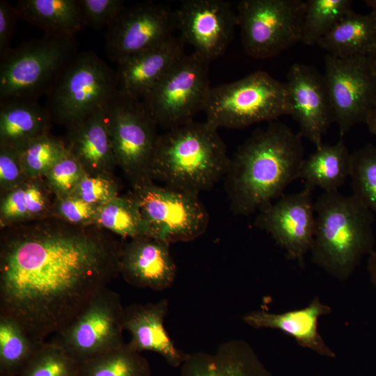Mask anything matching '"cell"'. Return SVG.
Wrapping results in <instances>:
<instances>
[{
    "label": "cell",
    "instance_id": "cell-1",
    "mask_svg": "<svg viewBox=\"0 0 376 376\" xmlns=\"http://www.w3.org/2000/svg\"><path fill=\"white\" fill-rule=\"evenodd\" d=\"M123 246L95 225L54 216L1 228L0 314L45 342L120 274Z\"/></svg>",
    "mask_w": 376,
    "mask_h": 376
},
{
    "label": "cell",
    "instance_id": "cell-2",
    "mask_svg": "<svg viewBox=\"0 0 376 376\" xmlns=\"http://www.w3.org/2000/svg\"><path fill=\"white\" fill-rule=\"evenodd\" d=\"M304 159L301 138L287 125L272 121L255 130L230 157L224 176L233 212L249 215L281 197L299 178Z\"/></svg>",
    "mask_w": 376,
    "mask_h": 376
},
{
    "label": "cell",
    "instance_id": "cell-3",
    "mask_svg": "<svg viewBox=\"0 0 376 376\" xmlns=\"http://www.w3.org/2000/svg\"><path fill=\"white\" fill-rule=\"evenodd\" d=\"M217 127L191 121L159 135L152 160V180L196 194L224 178L230 161Z\"/></svg>",
    "mask_w": 376,
    "mask_h": 376
},
{
    "label": "cell",
    "instance_id": "cell-4",
    "mask_svg": "<svg viewBox=\"0 0 376 376\" xmlns=\"http://www.w3.org/2000/svg\"><path fill=\"white\" fill-rule=\"evenodd\" d=\"M315 230L312 260L334 277L347 279L373 251V212L356 197L324 192L314 203Z\"/></svg>",
    "mask_w": 376,
    "mask_h": 376
},
{
    "label": "cell",
    "instance_id": "cell-5",
    "mask_svg": "<svg viewBox=\"0 0 376 376\" xmlns=\"http://www.w3.org/2000/svg\"><path fill=\"white\" fill-rule=\"evenodd\" d=\"M205 120L219 128L239 129L291 115L285 83L258 70L238 80L212 86Z\"/></svg>",
    "mask_w": 376,
    "mask_h": 376
},
{
    "label": "cell",
    "instance_id": "cell-6",
    "mask_svg": "<svg viewBox=\"0 0 376 376\" xmlns=\"http://www.w3.org/2000/svg\"><path fill=\"white\" fill-rule=\"evenodd\" d=\"M78 52L75 38L48 35L11 48L0 60V100L47 96Z\"/></svg>",
    "mask_w": 376,
    "mask_h": 376
},
{
    "label": "cell",
    "instance_id": "cell-7",
    "mask_svg": "<svg viewBox=\"0 0 376 376\" xmlns=\"http://www.w3.org/2000/svg\"><path fill=\"white\" fill-rule=\"evenodd\" d=\"M118 92L116 70L92 51L78 52L47 95L52 121L67 129L107 105Z\"/></svg>",
    "mask_w": 376,
    "mask_h": 376
},
{
    "label": "cell",
    "instance_id": "cell-8",
    "mask_svg": "<svg viewBox=\"0 0 376 376\" xmlns=\"http://www.w3.org/2000/svg\"><path fill=\"white\" fill-rule=\"evenodd\" d=\"M210 62L185 54L141 100L157 126L171 130L203 111L210 91Z\"/></svg>",
    "mask_w": 376,
    "mask_h": 376
},
{
    "label": "cell",
    "instance_id": "cell-9",
    "mask_svg": "<svg viewBox=\"0 0 376 376\" xmlns=\"http://www.w3.org/2000/svg\"><path fill=\"white\" fill-rule=\"evenodd\" d=\"M306 6L303 0L239 1L237 22L246 54L269 58L300 42Z\"/></svg>",
    "mask_w": 376,
    "mask_h": 376
},
{
    "label": "cell",
    "instance_id": "cell-10",
    "mask_svg": "<svg viewBox=\"0 0 376 376\" xmlns=\"http://www.w3.org/2000/svg\"><path fill=\"white\" fill-rule=\"evenodd\" d=\"M106 115L118 166L132 186L152 180L150 168L159 134L143 102L117 92L107 104Z\"/></svg>",
    "mask_w": 376,
    "mask_h": 376
},
{
    "label": "cell",
    "instance_id": "cell-11",
    "mask_svg": "<svg viewBox=\"0 0 376 376\" xmlns=\"http://www.w3.org/2000/svg\"><path fill=\"white\" fill-rule=\"evenodd\" d=\"M124 307L120 296L107 287L49 340L79 363L120 347Z\"/></svg>",
    "mask_w": 376,
    "mask_h": 376
},
{
    "label": "cell",
    "instance_id": "cell-12",
    "mask_svg": "<svg viewBox=\"0 0 376 376\" xmlns=\"http://www.w3.org/2000/svg\"><path fill=\"white\" fill-rule=\"evenodd\" d=\"M132 189L152 237L171 244L194 240L205 232L209 214L198 194L157 185L152 180Z\"/></svg>",
    "mask_w": 376,
    "mask_h": 376
},
{
    "label": "cell",
    "instance_id": "cell-13",
    "mask_svg": "<svg viewBox=\"0 0 376 376\" xmlns=\"http://www.w3.org/2000/svg\"><path fill=\"white\" fill-rule=\"evenodd\" d=\"M324 75L340 138L366 123L376 104V75L366 56L324 57Z\"/></svg>",
    "mask_w": 376,
    "mask_h": 376
},
{
    "label": "cell",
    "instance_id": "cell-14",
    "mask_svg": "<svg viewBox=\"0 0 376 376\" xmlns=\"http://www.w3.org/2000/svg\"><path fill=\"white\" fill-rule=\"evenodd\" d=\"M176 31L174 10L154 1L125 7L105 33L107 56L118 63L152 48Z\"/></svg>",
    "mask_w": 376,
    "mask_h": 376
},
{
    "label": "cell",
    "instance_id": "cell-15",
    "mask_svg": "<svg viewBox=\"0 0 376 376\" xmlns=\"http://www.w3.org/2000/svg\"><path fill=\"white\" fill-rule=\"evenodd\" d=\"M174 14L178 36L210 63L225 52L237 26L236 10L228 1L186 0Z\"/></svg>",
    "mask_w": 376,
    "mask_h": 376
},
{
    "label": "cell",
    "instance_id": "cell-16",
    "mask_svg": "<svg viewBox=\"0 0 376 376\" xmlns=\"http://www.w3.org/2000/svg\"><path fill=\"white\" fill-rule=\"evenodd\" d=\"M313 191L283 195L274 203L259 211L255 226L267 232L276 243L285 249L288 258L304 264L311 251L315 230Z\"/></svg>",
    "mask_w": 376,
    "mask_h": 376
},
{
    "label": "cell",
    "instance_id": "cell-17",
    "mask_svg": "<svg viewBox=\"0 0 376 376\" xmlns=\"http://www.w3.org/2000/svg\"><path fill=\"white\" fill-rule=\"evenodd\" d=\"M292 107V117L299 125V136L316 148L334 122V111L324 76L311 65L294 63L285 83Z\"/></svg>",
    "mask_w": 376,
    "mask_h": 376
},
{
    "label": "cell",
    "instance_id": "cell-18",
    "mask_svg": "<svg viewBox=\"0 0 376 376\" xmlns=\"http://www.w3.org/2000/svg\"><path fill=\"white\" fill-rule=\"evenodd\" d=\"M176 272L168 242L144 236L123 244L120 274L130 285L164 290L172 285Z\"/></svg>",
    "mask_w": 376,
    "mask_h": 376
},
{
    "label": "cell",
    "instance_id": "cell-19",
    "mask_svg": "<svg viewBox=\"0 0 376 376\" xmlns=\"http://www.w3.org/2000/svg\"><path fill=\"white\" fill-rule=\"evenodd\" d=\"M185 46L181 38L173 35L159 45L117 63L118 92L142 100L185 54Z\"/></svg>",
    "mask_w": 376,
    "mask_h": 376
},
{
    "label": "cell",
    "instance_id": "cell-20",
    "mask_svg": "<svg viewBox=\"0 0 376 376\" xmlns=\"http://www.w3.org/2000/svg\"><path fill=\"white\" fill-rule=\"evenodd\" d=\"M169 311L166 299L124 307L123 325L131 336L127 343L141 353L150 351L159 354L172 367L180 368L188 354L173 343L164 327Z\"/></svg>",
    "mask_w": 376,
    "mask_h": 376
},
{
    "label": "cell",
    "instance_id": "cell-21",
    "mask_svg": "<svg viewBox=\"0 0 376 376\" xmlns=\"http://www.w3.org/2000/svg\"><path fill=\"white\" fill-rule=\"evenodd\" d=\"M107 105L68 129V150L87 174L113 177L118 166L109 132Z\"/></svg>",
    "mask_w": 376,
    "mask_h": 376
},
{
    "label": "cell",
    "instance_id": "cell-22",
    "mask_svg": "<svg viewBox=\"0 0 376 376\" xmlns=\"http://www.w3.org/2000/svg\"><path fill=\"white\" fill-rule=\"evenodd\" d=\"M180 376H272L245 341L230 340L211 352L189 354Z\"/></svg>",
    "mask_w": 376,
    "mask_h": 376
},
{
    "label": "cell",
    "instance_id": "cell-23",
    "mask_svg": "<svg viewBox=\"0 0 376 376\" xmlns=\"http://www.w3.org/2000/svg\"><path fill=\"white\" fill-rule=\"evenodd\" d=\"M330 312V307L315 297L306 307L301 309L282 313L253 311L245 315L243 320L256 329H279L292 336L299 345L320 355L334 357L335 354L325 344L318 331V319Z\"/></svg>",
    "mask_w": 376,
    "mask_h": 376
},
{
    "label": "cell",
    "instance_id": "cell-24",
    "mask_svg": "<svg viewBox=\"0 0 376 376\" xmlns=\"http://www.w3.org/2000/svg\"><path fill=\"white\" fill-rule=\"evenodd\" d=\"M52 117L36 99L0 100V146L23 150L35 139L49 133Z\"/></svg>",
    "mask_w": 376,
    "mask_h": 376
},
{
    "label": "cell",
    "instance_id": "cell-25",
    "mask_svg": "<svg viewBox=\"0 0 376 376\" xmlns=\"http://www.w3.org/2000/svg\"><path fill=\"white\" fill-rule=\"evenodd\" d=\"M352 153L343 139L335 144L322 143L308 157L304 159L299 178L304 188L313 191L320 188L324 192H336L350 177Z\"/></svg>",
    "mask_w": 376,
    "mask_h": 376
},
{
    "label": "cell",
    "instance_id": "cell-26",
    "mask_svg": "<svg viewBox=\"0 0 376 376\" xmlns=\"http://www.w3.org/2000/svg\"><path fill=\"white\" fill-rule=\"evenodd\" d=\"M15 7L19 19L45 35L75 38L85 26L78 0H19Z\"/></svg>",
    "mask_w": 376,
    "mask_h": 376
},
{
    "label": "cell",
    "instance_id": "cell-27",
    "mask_svg": "<svg viewBox=\"0 0 376 376\" xmlns=\"http://www.w3.org/2000/svg\"><path fill=\"white\" fill-rule=\"evenodd\" d=\"M318 45L338 58L368 57L376 45V11L366 14L351 11Z\"/></svg>",
    "mask_w": 376,
    "mask_h": 376
},
{
    "label": "cell",
    "instance_id": "cell-28",
    "mask_svg": "<svg viewBox=\"0 0 376 376\" xmlns=\"http://www.w3.org/2000/svg\"><path fill=\"white\" fill-rule=\"evenodd\" d=\"M43 178L29 179L1 194V228L51 217L54 201Z\"/></svg>",
    "mask_w": 376,
    "mask_h": 376
},
{
    "label": "cell",
    "instance_id": "cell-29",
    "mask_svg": "<svg viewBox=\"0 0 376 376\" xmlns=\"http://www.w3.org/2000/svg\"><path fill=\"white\" fill-rule=\"evenodd\" d=\"M93 224L123 238L152 237L149 225L132 193L118 196L98 206Z\"/></svg>",
    "mask_w": 376,
    "mask_h": 376
},
{
    "label": "cell",
    "instance_id": "cell-30",
    "mask_svg": "<svg viewBox=\"0 0 376 376\" xmlns=\"http://www.w3.org/2000/svg\"><path fill=\"white\" fill-rule=\"evenodd\" d=\"M40 344L16 319L0 314V376H17Z\"/></svg>",
    "mask_w": 376,
    "mask_h": 376
},
{
    "label": "cell",
    "instance_id": "cell-31",
    "mask_svg": "<svg viewBox=\"0 0 376 376\" xmlns=\"http://www.w3.org/2000/svg\"><path fill=\"white\" fill-rule=\"evenodd\" d=\"M78 376H150L148 360L128 344L80 363Z\"/></svg>",
    "mask_w": 376,
    "mask_h": 376
},
{
    "label": "cell",
    "instance_id": "cell-32",
    "mask_svg": "<svg viewBox=\"0 0 376 376\" xmlns=\"http://www.w3.org/2000/svg\"><path fill=\"white\" fill-rule=\"evenodd\" d=\"M351 0H308L301 40L305 45H318L345 15L352 11Z\"/></svg>",
    "mask_w": 376,
    "mask_h": 376
},
{
    "label": "cell",
    "instance_id": "cell-33",
    "mask_svg": "<svg viewBox=\"0 0 376 376\" xmlns=\"http://www.w3.org/2000/svg\"><path fill=\"white\" fill-rule=\"evenodd\" d=\"M350 178L352 195L376 214V146L368 144L352 153Z\"/></svg>",
    "mask_w": 376,
    "mask_h": 376
},
{
    "label": "cell",
    "instance_id": "cell-34",
    "mask_svg": "<svg viewBox=\"0 0 376 376\" xmlns=\"http://www.w3.org/2000/svg\"><path fill=\"white\" fill-rule=\"evenodd\" d=\"M68 152L64 139L49 133L31 141L21 150V162L29 179L44 178Z\"/></svg>",
    "mask_w": 376,
    "mask_h": 376
},
{
    "label": "cell",
    "instance_id": "cell-35",
    "mask_svg": "<svg viewBox=\"0 0 376 376\" xmlns=\"http://www.w3.org/2000/svg\"><path fill=\"white\" fill-rule=\"evenodd\" d=\"M79 366L61 348L45 341L17 376H78Z\"/></svg>",
    "mask_w": 376,
    "mask_h": 376
},
{
    "label": "cell",
    "instance_id": "cell-36",
    "mask_svg": "<svg viewBox=\"0 0 376 376\" xmlns=\"http://www.w3.org/2000/svg\"><path fill=\"white\" fill-rule=\"evenodd\" d=\"M85 173L80 163L68 150L43 178L54 198H58L70 196Z\"/></svg>",
    "mask_w": 376,
    "mask_h": 376
},
{
    "label": "cell",
    "instance_id": "cell-37",
    "mask_svg": "<svg viewBox=\"0 0 376 376\" xmlns=\"http://www.w3.org/2000/svg\"><path fill=\"white\" fill-rule=\"evenodd\" d=\"M97 206L113 200L118 195V185L112 176L85 174L71 194Z\"/></svg>",
    "mask_w": 376,
    "mask_h": 376
},
{
    "label": "cell",
    "instance_id": "cell-38",
    "mask_svg": "<svg viewBox=\"0 0 376 376\" xmlns=\"http://www.w3.org/2000/svg\"><path fill=\"white\" fill-rule=\"evenodd\" d=\"M84 26L93 30L107 28L125 7L121 0H78Z\"/></svg>",
    "mask_w": 376,
    "mask_h": 376
},
{
    "label": "cell",
    "instance_id": "cell-39",
    "mask_svg": "<svg viewBox=\"0 0 376 376\" xmlns=\"http://www.w3.org/2000/svg\"><path fill=\"white\" fill-rule=\"evenodd\" d=\"M97 207L72 195L54 198L52 216L74 225H93Z\"/></svg>",
    "mask_w": 376,
    "mask_h": 376
},
{
    "label": "cell",
    "instance_id": "cell-40",
    "mask_svg": "<svg viewBox=\"0 0 376 376\" xmlns=\"http://www.w3.org/2000/svg\"><path fill=\"white\" fill-rule=\"evenodd\" d=\"M28 180L21 162V150L0 146V193L13 189Z\"/></svg>",
    "mask_w": 376,
    "mask_h": 376
},
{
    "label": "cell",
    "instance_id": "cell-41",
    "mask_svg": "<svg viewBox=\"0 0 376 376\" xmlns=\"http://www.w3.org/2000/svg\"><path fill=\"white\" fill-rule=\"evenodd\" d=\"M18 19L15 7L5 0H0V60L11 49L10 39Z\"/></svg>",
    "mask_w": 376,
    "mask_h": 376
},
{
    "label": "cell",
    "instance_id": "cell-42",
    "mask_svg": "<svg viewBox=\"0 0 376 376\" xmlns=\"http://www.w3.org/2000/svg\"><path fill=\"white\" fill-rule=\"evenodd\" d=\"M367 269L371 282L376 288V250H373L369 255Z\"/></svg>",
    "mask_w": 376,
    "mask_h": 376
},
{
    "label": "cell",
    "instance_id": "cell-43",
    "mask_svg": "<svg viewBox=\"0 0 376 376\" xmlns=\"http://www.w3.org/2000/svg\"><path fill=\"white\" fill-rule=\"evenodd\" d=\"M366 124L370 132L376 136V104L370 112Z\"/></svg>",
    "mask_w": 376,
    "mask_h": 376
},
{
    "label": "cell",
    "instance_id": "cell-44",
    "mask_svg": "<svg viewBox=\"0 0 376 376\" xmlns=\"http://www.w3.org/2000/svg\"><path fill=\"white\" fill-rule=\"evenodd\" d=\"M367 58L376 75V45Z\"/></svg>",
    "mask_w": 376,
    "mask_h": 376
},
{
    "label": "cell",
    "instance_id": "cell-45",
    "mask_svg": "<svg viewBox=\"0 0 376 376\" xmlns=\"http://www.w3.org/2000/svg\"><path fill=\"white\" fill-rule=\"evenodd\" d=\"M365 2L373 10L376 11V0H366Z\"/></svg>",
    "mask_w": 376,
    "mask_h": 376
}]
</instances>
